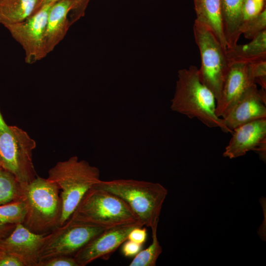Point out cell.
<instances>
[{"instance_id":"obj_1","label":"cell","mask_w":266,"mask_h":266,"mask_svg":"<svg viewBox=\"0 0 266 266\" xmlns=\"http://www.w3.org/2000/svg\"><path fill=\"white\" fill-rule=\"evenodd\" d=\"M216 101L213 93L201 81L196 66L178 71L170 106L172 111L197 118L208 127L219 128L224 133H230L222 119L216 115Z\"/></svg>"},{"instance_id":"obj_2","label":"cell","mask_w":266,"mask_h":266,"mask_svg":"<svg viewBox=\"0 0 266 266\" xmlns=\"http://www.w3.org/2000/svg\"><path fill=\"white\" fill-rule=\"evenodd\" d=\"M60 188L54 182L37 176L22 184L21 198L26 206L23 225L31 232L48 234L60 226L62 202Z\"/></svg>"},{"instance_id":"obj_3","label":"cell","mask_w":266,"mask_h":266,"mask_svg":"<svg viewBox=\"0 0 266 266\" xmlns=\"http://www.w3.org/2000/svg\"><path fill=\"white\" fill-rule=\"evenodd\" d=\"M95 186L125 201L143 226H158L167 190L158 183L134 179L100 180Z\"/></svg>"},{"instance_id":"obj_4","label":"cell","mask_w":266,"mask_h":266,"mask_svg":"<svg viewBox=\"0 0 266 266\" xmlns=\"http://www.w3.org/2000/svg\"><path fill=\"white\" fill-rule=\"evenodd\" d=\"M69 218L104 229L141 224L122 199L94 185L85 194Z\"/></svg>"},{"instance_id":"obj_5","label":"cell","mask_w":266,"mask_h":266,"mask_svg":"<svg viewBox=\"0 0 266 266\" xmlns=\"http://www.w3.org/2000/svg\"><path fill=\"white\" fill-rule=\"evenodd\" d=\"M47 178L62 190L61 226L70 217L87 191L100 180V170L88 162L79 161L77 157L73 156L58 162L49 170Z\"/></svg>"},{"instance_id":"obj_6","label":"cell","mask_w":266,"mask_h":266,"mask_svg":"<svg viewBox=\"0 0 266 266\" xmlns=\"http://www.w3.org/2000/svg\"><path fill=\"white\" fill-rule=\"evenodd\" d=\"M34 140L16 126H8L0 111V166L15 175L22 184L37 176L32 161Z\"/></svg>"},{"instance_id":"obj_7","label":"cell","mask_w":266,"mask_h":266,"mask_svg":"<svg viewBox=\"0 0 266 266\" xmlns=\"http://www.w3.org/2000/svg\"><path fill=\"white\" fill-rule=\"evenodd\" d=\"M195 42L200 54L199 68L202 83L214 94L217 100L230 66L226 50L205 25L195 20L193 25Z\"/></svg>"},{"instance_id":"obj_8","label":"cell","mask_w":266,"mask_h":266,"mask_svg":"<svg viewBox=\"0 0 266 266\" xmlns=\"http://www.w3.org/2000/svg\"><path fill=\"white\" fill-rule=\"evenodd\" d=\"M104 230L69 218L64 225L46 235L39 254V262L58 256L74 257L86 244Z\"/></svg>"},{"instance_id":"obj_9","label":"cell","mask_w":266,"mask_h":266,"mask_svg":"<svg viewBox=\"0 0 266 266\" xmlns=\"http://www.w3.org/2000/svg\"><path fill=\"white\" fill-rule=\"evenodd\" d=\"M53 3L42 6L25 21L4 27L22 47L25 62L32 64L45 58L46 53L45 33L47 19Z\"/></svg>"},{"instance_id":"obj_10","label":"cell","mask_w":266,"mask_h":266,"mask_svg":"<svg viewBox=\"0 0 266 266\" xmlns=\"http://www.w3.org/2000/svg\"><path fill=\"white\" fill-rule=\"evenodd\" d=\"M140 223H134L104 230L74 256L79 266H85L98 259L107 260L126 241L130 232Z\"/></svg>"},{"instance_id":"obj_11","label":"cell","mask_w":266,"mask_h":266,"mask_svg":"<svg viewBox=\"0 0 266 266\" xmlns=\"http://www.w3.org/2000/svg\"><path fill=\"white\" fill-rule=\"evenodd\" d=\"M266 89L258 90L256 84L249 87L222 119L230 133L248 122L266 118Z\"/></svg>"},{"instance_id":"obj_12","label":"cell","mask_w":266,"mask_h":266,"mask_svg":"<svg viewBox=\"0 0 266 266\" xmlns=\"http://www.w3.org/2000/svg\"><path fill=\"white\" fill-rule=\"evenodd\" d=\"M47 234L33 233L22 224L0 241V249L15 255L25 266H37L38 256Z\"/></svg>"},{"instance_id":"obj_13","label":"cell","mask_w":266,"mask_h":266,"mask_svg":"<svg viewBox=\"0 0 266 266\" xmlns=\"http://www.w3.org/2000/svg\"><path fill=\"white\" fill-rule=\"evenodd\" d=\"M254 84H255L248 73L247 64L241 62L230 63L220 96L216 100L217 116L221 118L224 117L245 91Z\"/></svg>"},{"instance_id":"obj_14","label":"cell","mask_w":266,"mask_h":266,"mask_svg":"<svg viewBox=\"0 0 266 266\" xmlns=\"http://www.w3.org/2000/svg\"><path fill=\"white\" fill-rule=\"evenodd\" d=\"M232 133V137L223 153L224 157L230 159L254 151L266 138V118L244 124L234 129Z\"/></svg>"},{"instance_id":"obj_15","label":"cell","mask_w":266,"mask_h":266,"mask_svg":"<svg viewBox=\"0 0 266 266\" xmlns=\"http://www.w3.org/2000/svg\"><path fill=\"white\" fill-rule=\"evenodd\" d=\"M73 0H59L54 3L49 11L45 33L47 54L64 38L71 26L68 18Z\"/></svg>"},{"instance_id":"obj_16","label":"cell","mask_w":266,"mask_h":266,"mask_svg":"<svg viewBox=\"0 0 266 266\" xmlns=\"http://www.w3.org/2000/svg\"><path fill=\"white\" fill-rule=\"evenodd\" d=\"M244 0H221L223 33L227 49L234 47L241 34L242 9Z\"/></svg>"},{"instance_id":"obj_17","label":"cell","mask_w":266,"mask_h":266,"mask_svg":"<svg viewBox=\"0 0 266 266\" xmlns=\"http://www.w3.org/2000/svg\"><path fill=\"white\" fill-rule=\"evenodd\" d=\"M195 11L196 20L208 28L221 45L227 49L223 33L221 0H200Z\"/></svg>"},{"instance_id":"obj_18","label":"cell","mask_w":266,"mask_h":266,"mask_svg":"<svg viewBox=\"0 0 266 266\" xmlns=\"http://www.w3.org/2000/svg\"><path fill=\"white\" fill-rule=\"evenodd\" d=\"M226 54L230 63L241 62L252 63L266 60V30L258 34L245 44L238 45L227 49Z\"/></svg>"},{"instance_id":"obj_19","label":"cell","mask_w":266,"mask_h":266,"mask_svg":"<svg viewBox=\"0 0 266 266\" xmlns=\"http://www.w3.org/2000/svg\"><path fill=\"white\" fill-rule=\"evenodd\" d=\"M39 0H0V24L19 23L32 15Z\"/></svg>"},{"instance_id":"obj_20","label":"cell","mask_w":266,"mask_h":266,"mask_svg":"<svg viewBox=\"0 0 266 266\" xmlns=\"http://www.w3.org/2000/svg\"><path fill=\"white\" fill-rule=\"evenodd\" d=\"M22 189L15 175L0 166V205L20 199Z\"/></svg>"},{"instance_id":"obj_21","label":"cell","mask_w":266,"mask_h":266,"mask_svg":"<svg viewBox=\"0 0 266 266\" xmlns=\"http://www.w3.org/2000/svg\"><path fill=\"white\" fill-rule=\"evenodd\" d=\"M157 227L151 228L152 242L146 249L141 250L130 263V266H155L157 260L162 252V248L158 240Z\"/></svg>"},{"instance_id":"obj_22","label":"cell","mask_w":266,"mask_h":266,"mask_svg":"<svg viewBox=\"0 0 266 266\" xmlns=\"http://www.w3.org/2000/svg\"><path fill=\"white\" fill-rule=\"evenodd\" d=\"M26 214V204L20 198L0 205V223L12 225L23 224Z\"/></svg>"},{"instance_id":"obj_23","label":"cell","mask_w":266,"mask_h":266,"mask_svg":"<svg viewBox=\"0 0 266 266\" xmlns=\"http://www.w3.org/2000/svg\"><path fill=\"white\" fill-rule=\"evenodd\" d=\"M265 30H266V7L257 16L243 23L240 29L241 34L249 39H252Z\"/></svg>"},{"instance_id":"obj_24","label":"cell","mask_w":266,"mask_h":266,"mask_svg":"<svg viewBox=\"0 0 266 266\" xmlns=\"http://www.w3.org/2000/svg\"><path fill=\"white\" fill-rule=\"evenodd\" d=\"M247 67L253 82L266 89V60L247 64Z\"/></svg>"},{"instance_id":"obj_25","label":"cell","mask_w":266,"mask_h":266,"mask_svg":"<svg viewBox=\"0 0 266 266\" xmlns=\"http://www.w3.org/2000/svg\"><path fill=\"white\" fill-rule=\"evenodd\" d=\"M265 8V0H244L242 9L241 25L257 16Z\"/></svg>"},{"instance_id":"obj_26","label":"cell","mask_w":266,"mask_h":266,"mask_svg":"<svg viewBox=\"0 0 266 266\" xmlns=\"http://www.w3.org/2000/svg\"><path fill=\"white\" fill-rule=\"evenodd\" d=\"M37 266H79L73 257L55 256L39 261Z\"/></svg>"},{"instance_id":"obj_27","label":"cell","mask_w":266,"mask_h":266,"mask_svg":"<svg viewBox=\"0 0 266 266\" xmlns=\"http://www.w3.org/2000/svg\"><path fill=\"white\" fill-rule=\"evenodd\" d=\"M90 0H73L72 7L69 13V20L71 25L82 17Z\"/></svg>"},{"instance_id":"obj_28","label":"cell","mask_w":266,"mask_h":266,"mask_svg":"<svg viewBox=\"0 0 266 266\" xmlns=\"http://www.w3.org/2000/svg\"><path fill=\"white\" fill-rule=\"evenodd\" d=\"M0 266H25V265L15 255L0 249Z\"/></svg>"},{"instance_id":"obj_29","label":"cell","mask_w":266,"mask_h":266,"mask_svg":"<svg viewBox=\"0 0 266 266\" xmlns=\"http://www.w3.org/2000/svg\"><path fill=\"white\" fill-rule=\"evenodd\" d=\"M122 246V252L126 257H134L141 249L142 245L130 240H126Z\"/></svg>"},{"instance_id":"obj_30","label":"cell","mask_w":266,"mask_h":266,"mask_svg":"<svg viewBox=\"0 0 266 266\" xmlns=\"http://www.w3.org/2000/svg\"><path fill=\"white\" fill-rule=\"evenodd\" d=\"M142 227L133 228L129 233L127 239L143 245L146 240L147 234L146 229Z\"/></svg>"},{"instance_id":"obj_31","label":"cell","mask_w":266,"mask_h":266,"mask_svg":"<svg viewBox=\"0 0 266 266\" xmlns=\"http://www.w3.org/2000/svg\"><path fill=\"white\" fill-rule=\"evenodd\" d=\"M15 226L0 223V241L7 236L13 231Z\"/></svg>"},{"instance_id":"obj_32","label":"cell","mask_w":266,"mask_h":266,"mask_svg":"<svg viewBox=\"0 0 266 266\" xmlns=\"http://www.w3.org/2000/svg\"><path fill=\"white\" fill-rule=\"evenodd\" d=\"M254 151L259 154L261 160L265 161L266 156V138L262 140Z\"/></svg>"},{"instance_id":"obj_33","label":"cell","mask_w":266,"mask_h":266,"mask_svg":"<svg viewBox=\"0 0 266 266\" xmlns=\"http://www.w3.org/2000/svg\"><path fill=\"white\" fill-rule=\"evenodd\" d=\"M59 0H39L33 13L37 11L42 6L45 5H47V4H49L51 3H54Z\"/></svg>"},{"instance_id":"obj_34","label":"cell","mask_w":266,"mask_h":266,"mask_svg":"<svg viewBox=\"0 0 266 266\" xmlns=\"http://www.w3.org/2000/svg\"><path fill=\"white\" fill-rule=\"evenodd\" d=\"M200 0H194V5H195V8H196L199 4V2H200Z\"/></svg>"}]
</instances>
